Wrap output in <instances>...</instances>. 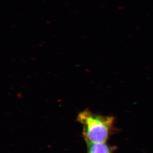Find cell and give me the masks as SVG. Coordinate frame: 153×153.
<instances>
[{
	"label": "cell",
	"instance_id": "cell-1",
	"mask_svg": "<svg viewBox=\"0 0 153 153\" xmlns=\"http://www.w3.org/2000/svg\"><path fill=\"white\" fill-rule=\"evenodd\" d=\"M77 120L82 127V136L86 143H107L114 129L115 119L89 110L80 111Z\"/></svg>",
	"mask_w": 153,
	"mask_h": 153
},
{
	"label": "cell",
	"instance_id": "cell-2",
	"mask_svg": "<svg viewBox=\"0 0 153 153\" xmlns=\"http://www.w3.org/2000/svg\"><path fill=\"white\" fill-rule=\"evenodd\" d=\"M87 153H114L116 147L107 143H86Z\"/></svg>",
	"mask_w": 153,
	"mask_h": 153
}]
</instances>
